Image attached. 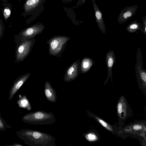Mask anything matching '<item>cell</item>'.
<instances>
[{
  "label": "cell",
  "instance_id": "484cf974",
  "mask_svg": "<svg viewBox=\"0 0 146 146\" xmlns=\"http://www.w3.org/2000/svg\"><path fill=\"white\" fill-rule=\"evenodd\" d=\"M73 146V145H70V146Z\"/></svg>",
  "mask_w": 146,
  "mask_h": 146
},
{
  "label": "cell",
  "instance_id": "2e32d148",
  "mask_svg": "<svg viewBox=\"0 0 146 146\" xmlns=\"http://www.w3.org/2000/svg\"><path fill=\"white\" fill-rule=\"evenodd\" d=\"M139 77V83H141L142 88L145 89L146 88V72L145 70H143L140 65L137 68V73Z\"/></svg>",
  "mask_w": 146,
  "mask_h": 146
},
{
  "label": "cell",
  "instance_id": "7c38bea8",
  "mask_svg": "<svg viewBox=\"0 0 146 146\" xmlns=\"http://www.w3.org/2000/svg\"><path fill=\"white\" fill-rule=\"evenodd\" d=\"M124 131L126 132H132L133 134H137L139 132H145L146 127L144 123H138L126 127L124 129Z\"/></svg>",
  "mask_w": 146,
  "mask_h": 146
},
{
  "label": "cell",
  "instance_id": "d6986e66",
  "mask_svg": "<svg viewBox=\"0 0 146 146\" xmlns=\"http://www.w3.org/2000/svg\"><path fill=\"white\" fill-rule=\"evenodd\" d=\"M89 115H91L92 117L99 122L102 125L108 130L111 131H113V129L112 127L108 123L100 118L98 116L91 112H88Z\"/></svg>",
  "mask_w": 146,
  "mask_h": 146
},
{
  "label": "cell",
  "instance_id": "7402d4cb",
  "mask_svg": "<svg viewBox=\"0 0 146 146\" xmlns=\"http://www.w3.org/2000/svg\"><path fill=\"white\" fill-rule=\"evenodd\" d=\"M11 13V9L9 7H6L5 8L4 10L3 14L4 17L6 21L7 19L10 17Z\"/></svg>",
  "mask_w": 146,
  "mask_h": 146
},
{
  "label": "cell",
  "instance_id": "5bb4252c",
  "mask_svg": "<svg viewBox=\"0 0 146 146\" xmlns=\"http://www.w3.org/2000/svg\"><path fill=\"white\" fill-rule=\"evenodd\" d=\"M42 0H29L27 1L24 4V7L25 11L27 12H30L40 4Z\"/></svg>",
  "mask_w": 146,
  "mask_h": 146
},
{
  "label": "cell",
  "instance_id": "30bf717a",
  "mask_svg": "<svg viewBox=\"0 0 146 146\" xmlns=\"http://www.w3.org/2000/svg\"><path fill=\"white\" fill-rule=\"evenodd\" d=\"M115 55L113 50H109L106 55V62L108 70V77L105 82V85L108 81L109 78H110L112 83V69L113 65L115 62Z\"/></svg>",
  "mask_w": 146,
  "mask_h": 146
},
{
  "label": "cell",
  "instance_id": "cb8c5ba5",
  "mask_svg": "<svg viewBox=\"0 0 146 146\" xmlns=\"http://www.w3.org/2000/svg\"><path fill=\"white\" fill-rule=\"evenodd\" d=\"M143 25L142 26L143 28V32L146 35V16H145L143 19Z\"/></svg>",
  "mask_w": 146,
  "mask_h": 146
},
{
  "label": "cell",
  "instance_id": "8992f818",
  "mask_svg": "<svg viewBox=\"0 0 146 146\" xmlns=\"http://www.w3.org/2000/svg\"><path fill=\"white\" fill-rule=\"evenodd\" d=\"M138 7L137 5L127 7L122 9L117 20L120 24L124 23L130 19L135 13Z\"/></svg>",
  "mask_w": 146,
  "mask_h": 146
},
{
  "label": "cell",
  "instance_id": "5b68a950",
  "mask_svg": "<svg viewBox=\"0 0 146 146\" xmlns=\"http://www.w3.org/2000/svg\"><path fill=\"white\" fill-rule=\"evenodd\" d=\"M68 39L67 37L65 36H58L54 38L50 44L49 51L51 54L54 55L58 54Z\"/></svg>",
  "mask_w": 146,
  "mask_h": 146
},
{
  "label": "cell",
  "instance_id": "ba28073f",
  "mask_svg": "<svg viewBox=\"0 0 146 146\" xmlns=\"http://www.w3.org/2000/svg\"><path fill=\"white\" fill-rule=\"evenodd\" d=\"M128 104L123 95L119 98L117 105V113L118 117L121 119H125L127 115Z\"/></svg>",
  "mask_w": 146,
  "mask_h": 146
},
{
  "label": "cell",
  "instance_id": "3957f363",
  "mask_svg": "<svg viewBox=\"0 0 146 146\" xmlns=\"http://www.w3.org/2000/svg\"><path fill=\"white\" fill-rule=\"evenodd\" d=\"M32 41H23L18 46L16 50L15 62H19L24 60L28 55L32 45Z\"/></svg>",
  "mask_w": 146,
  "mask_h": 146
},
{
  "label": "cell",
  "instance_id": "d4e9b609",
  "mask_svg": "<svg viewBox=\"0 0 146 146\" xmlns=\"http://www.w3.org/2000/svg\"><path fill=\"white\" fill-rule=\"evenodd\" d=\"M2 146H24L23 145H22L19 144V143H15L13 144L7 145H2Z\"/></svg>",
  "mask_w": 146,
  "mask_h": 146
},
{
  "label": "cell",
  "instance_id": "603a6c76",
  "mask_svg": "<svg viewBox=\"0 0 146 146\" xmlns=\"http://www.w3.org/2000/svg\"><path fill=\"white\" fill-rule=\"evenodd\" d=\"M5 26L3 20L0 18V39L3 37Z\"/></svg>",
  "mask_w": 146,
  "mask_h": 146
},
{
  "label": "cell",
  "instance_id": "4316f807",
  "mask_svg": "<svg viewBox=\"0 0 146 146\" xmlns=\"http://www.w3.org/2000/svg\"><path fill=\"white\" fill-rule=\"evenodd\" d=\"M1 113V111H0V114Z\"/></svg>",
  "mask_w": 146,
  "mask_h": 146
},
{
  "label": "cell",
  "instance_id": "7a4b0ae2",
  "mask_svg": "<svg viewBox=\"0 0 146 146\" xmlns=\"http://www.w3.org/2000/svg\"><path fill=\"white\" fill-rule=\"evenodd\" d=\"M22 120L24 123L32 125H48L55 123L56 118L52 112L39 111L25 114Z\"/></svg>",
  "mask_w": 146,
  "mask_h": 146
},
{
  "label": "cell",
  "instance_id": "52a82bcc",
  "mask_svg": "<svg viewBox=\"0 0 146 146\" xmlns=\"http://www.w3.org/2000/svg\"><path fill=\"white\" fill-rule=\"evenodd\" d=\"M79 62L75 61L69 67L64 76L65 82H70L76 78L79 73Z\"/></svg>",
  "mask_w": 146,
  "mask_h": 146
},
{
  "label": "cell",
  "instance_id": "4fadbf2b",
  "mask_svg": "<svg viewBox=\"0 0 146 146\" xmlns=\"http://www.w3.org/2000/svg\"><path fill=\"white\" fill-rule=\"evenodd\" d=\"M44 90L47 100L50 102H55L57 99L56 94L49 82L46 81L45 82Z\"/></svg>",
  "mask_w": 146,
  "mask_h": 146
},
{
  "label": "cell",
  "instance_id": "44dd1931",
  "mask_svg": "<svg viewBox=\"0 0 146 146\" xmlns=\"http://www.w3.org/2000/svg\"><path fill=\"white\" fill-rule=\"evenodd\" d=\"M86 139L90 141H93L98 139L97 135L94 133L91 132L88 133L85 135Z\"/></svg>",
  "mask_w": 146,
  "mask_h": 146
},
{
  "label": "cell",
  "instance_id": "e0dca14e",
  "mask_svg": "<svg viewBox=\"0 0 146 146\" xmlns=\"http://www.w3.org/2000/svg\"><path fill=\"white\" fill-rule=\"evenodd\" d=\"M16 103L20 108L27 109L28 110H30L31 109L30 104L25 95L19 98Z\"/></svg>",
  "mask_w": 146,
  "mask_h": 146
},
{
  "label": "cell",
  "instance_id": "9a60e30c",
  "mask_svg": "<svg viewBox=\"0 0 146 146\" xmlns=\"http://www.w3.org/2000/svg\"><path fill=\"white\" fill-rule=\"evenodd\" d=\"M126 30L130 33H134L138 30H140L143 32L142 26L140 22L135 20L128 25Z\"/></svg>",
  "mask_w": 146,
  "mask_h": 146
},
{
  "label": "cell",
  "instance_id": "8fae6325",
  "mask_svg": "<svg viewBox=\"0 0 146 146\" xmlns=\"http://www.w3.org/2000/svg\"><path fill=\"white\" fill-rule=\"evenodd\" d=\"M94 11V14L96 20L100 31L104 34L106 33V27L103 20V16L101 10L96 5L95 1H92Z\"/></svg>",
  "mask_w": 146,
  "mask_h": 146
},
{
  "label": "cell",
  "instance_id": "9c48e42d",
  "mask_svg": "<svg viewBox=\"0 0 146 146\" xmlns=\"http://www.w3.org/2000/svg\"><path fill=\"white\" fill-rule=\"evenodd\" d=\"M44 28L42 25H35L28 28L21 32V39L31 38L41 32Z\"/></svg>",
  "mask_w": 146,
  "mask_h": 146
},
{
  "label": "cell",
  "instance_id": "277c9868",
  "mask_svg": "<svg viewBox=\"0 0 146 146\" xmlns=\"http://www.w3.org/2000/svg\"><path fill=\"white\" fill-rule=\"evenodd\" d=\"M31 74L30 72H28L21 75L15 80L9 92L8 97L9 100H12L15 94L28 79Z\"/></svg>",
  "mask_w": 146,
  "mask_h": 146
},
{
  "label": "cell",
  "instance_id": "6da1fadb",
  "mask_svg": "<svg viewBox=\"0 0 146 146\" xmlns=\"http://www.w3.org/2000/svg\"><path fill=\"white\" fill-rule=\"evenodd\" d=\"M18 137L29 146H57L51 135L35 130L21 129L16 131Z\"/></svg>",
  "mask_w": 146,
  "mask_h": 146
},
{
  "label": "cell",
  "instance_id": "ffe728a7",
  "mask_svg": "<svg viewBox=\"0 0 146 146\" xmlns=\"http://www.w3.org/2000/svg\"><path fill=\"white\" fill-rule=\"evenodd\" d=\"M11 126L8 124L2 118L0 114V131L4 132L11 128Z\"/></svg>",
  "mask_w": 146,
  "mask_h": 146
},
{
  "label": "cell",
  "instance_id": "ac0fdd59",
  "mask_svg": "<svg viewBox=\"0 0 146 146\" xmlns=\"http://www.w3.org/2000/svg\"><path fill=\"white\" fill-rule=\"evenodd\" d=\"M93 62L90 58H84L81 64V72L82 73L87 72L93 64Z\"/></svg>",
  "mask_w": 146,
  "mask_h": 146
}]
</instances>
